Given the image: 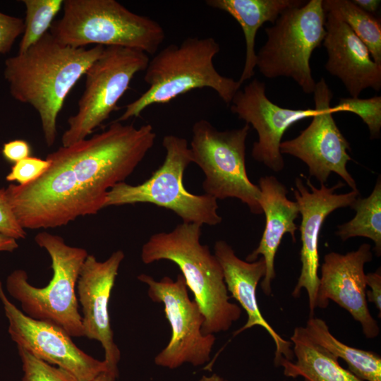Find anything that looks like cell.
Returning <instances> with one entry per match:
<instances>
[{
    "label": "cell",
    "mask_w": 381,
    "mask_h": 381,
    "mask_svg": "<svg viewBox=\"0 0 381 381\" xmlns=\"http://www.w3.org/2000/svg\"><path fill=\"white\" fill-rule=\"evenodd\" d=\"M150 124L114 121L101 133L47 155V170L25 185L6 189L25 229L55 228L104 208L109 190L125 182L153 147Z\"/></svg>",
    "instance_id": "cell-1"
},
{
    "label": "cell",
    "mask_w": 381,
    "mask_h": 381,
    "mask_svg": "<svg viewBox=\"0 0 381 381\" xmlns=\"http://www.w3.org/2000/svg\"><path fill=\"white\" fill-rule=\"evenodd\" d=\"M104 48L66 46L48 32L25 52L6 59L10 94L37 111L48 147L55 143L57 117L67 95Z\"/></svg>",
    "instance_id": "cell-2"
},
{
    "label": "cell",
    "mask_w": 381,
    "mask_h": 381,
    "mask_svg": "<svg viewBox=\"0 0 381 381\" xmlns=\"http://www.w3.org/2000/svg\"><path fill=\"white\" fill-rule=\"evenodd\" d=\"M201 231L200 224L182 222L169 232L154 234L143 244L140 257L146 265L167 260L179 267L205 317L202 332L207 335L229 330L242 310L230 302L218 260L200 243Z\"/></svg>",
    "instance_id": "cell-3"
},
{
    "label": "cell",
    "mask_w": 381,
    "mask_h": 381,
    "mask_svg": "<svg viewBox=\"0 0 381 381\" xmlns=\"http://www.w3.org/2000/svg\"><path fill=\"white\" fill-rule=\"evenodd\" d=\"M219 51V43L212 37H190L180 44L165 47L150 59L145 70L144 80L149 87L128 104L116 121L138 117L148 107L166 104L194 89L210 88L230 105L242 84L217 71L213 60Z\"/></svg>",
    "instance_id": "cell-4"
},
{
    "label": "cell",
    "mask_w": 381,
    "mask_h": 381,
    "mask_svg": "<svg viewBox=\"0 0 381 381\" xmlns=\"http://www.w3.org/2000/svg\"><path fill=\"white\" fill-rule=\"evenodd\" d=\"M62 8L49 32L66 46L121 47L155 54L165 38L158 22L115 0H65Z\"/></svg>",
    "instance_id": "cell-5"
},
{
    "label": "cell",
    "mask_w": 381,
    "mask_h": 381,
    "mask_svg": "<svg viewBox=\"0 0 381 381\" xmlns=\"http://www.w3.org/2000/svg\"><path fill=\"white\" fill-rule=\"evenodd\" d=\"M35 241L51 258V280L44 287H35L25 270H15L6 280L8 293L20 303L26 315L55 325L71 337H85L76 286L87 250L70 246L62 237L47 231L38 233Z\"/></svg>",
    "instance_id": "cell-6"
},
{
    "label": "cell",
    "mask_w": 381,
    "mask_h": 381,
    "mask_svg": "<svg viewBox=\"0 0 381 381\" xmlns=\"http://www.w3.org/2000/svg\"><path fill=\"white\" fill-rule=\"evenodd\" d=\"M162 146L166 151L164 160L151 176L138 185L126 182L115 185L107 193L104 207L150 203L171 210L184 223L219 224L222 217L217 212V200L205 193H190L184 187V172L192 163L187 140L167 135Z\"/></svg>",
    "instance_id": "cell-7"
},
{
    "label": "cell",
    "mask_w": 381,
    "mask_h": 381,
    "mask_svg": "<svg viewBox=\"0 0 381 381\" xmlns=\"http://www.w3.org/2000/svg\"><path fill=\"white\" fill-rule=\"evenodd\" d=\"M325 20L322 0L284 10L265 29L267 41L256 54L260 73L267 78H290L303 92L313 93L316 82L310 61L326 35Z\"/></svg>",
    "instance_id": "cell-8"
},
{
    "label": "cell",
    "mask_w": 381,
    "mask_h": 381,
    "mask_svg": "<svg viewBox=\"0 0 381 381\" xmlns=\"http://www.w3.org/2000/svg\"><path fill=\"white\" fill-rule=\"evenodd\" d=\"M250 126L219 131L210 121L200 119L193 126L192 162L205 174V193L217 200L237 198L253 214L262 213L260 190L249 179L246 167V141Z\"/></svg>",
    "instance_id": "cell-9"
},
{
    "label": "cell",
    "mask_w": 381,
    "mask_h": 381,
    "mask_svg": "<svg viewBox=\"0 0 381 381\" xmlns=\"http://www.w3.org/2000/svg\"><path fill=\"white\" fill-rule=\"evenodd\" d=\"M149 61L148 54L140 50L106 47L85 73V90L77 113L67 121L68 128L62 135V146L87 138L102 125L117 109L131 80L146 69Z\"/></svg>",
    "instance_id": "cell-10"
},
{
    "label": "cell",
    "mask_w": 381,
    "mask_h": 381,
    "mask_svg": "<svg viewBox=\"0 0 381 381\" xmlns=\"http://www.w3.org/2000/svg\"><path fill=\"white\" fill-rule=\"evenodd\" d=\"M137 278L147 285L150 298L164 305L171 328L170 341L155 357V363L175 369L186 363L196 367L207 363L215 336L202 334L205 317L195 301L190 299L183 275L178 274L175 281L167 276L156 281L146 274Z\"/></svg>",
    "instance_id": "cell-11"
},
{
    "label": "cell",
    "mask_w": 381,
    "mask_h": 381,
    "mask_svg": "<svg viewBox=\"0 0 381 381\" xmlns=\"http://www.w3.org/2000/svg\"><path fill=\"white\" fill-rule=\"evenodd\" d=\"M313 94L316 113L312 121L297 137L282 142L280 152L306 164L310 176L315 177L320 184H325L331 173H335L352 190H358L346 169L351 160L347 152L350 144L333 118L330 106L333 94L323 78L316 83Z\"/></svg>",
    "instance_id": "cell-12"
},
{
    "label": "cell",
    "mask_w": 381,
    "mask_h": 381,
    "mask_svg": "<svg viewBox=\"0 0 381 381\" xmlns=\"http://www.w3.org/2000/svg\"><path fill=\"white\" fill-rule=\"evenodd\" d=\"M0 301L8 321V334L17 346L66 370L77 381H90L109 369L105 361H99L79 349L61 328L33 319L19 310L8 298L1 282Z\"/></svg>",
    "instance_id": "cell-13"
},
{
    "label": "cell",
    "mask_w": 381,
    "mask_h": 381,
    "mask_svg": "<svg viewBox=\"0 0 381 381\" xmlns=\"http://www.w3.org/2000/svg\"><path fill=\"white\" fill-rule=\"evenodd\" d=\"M306 185L309 189L304 185L301 178L298 177L295 180L296 188H292L301 214L299 230L302 243L300 252L302 267L292 296L297 298L303 289L306 291L310 318H312L317 308L316 298L320 282L318 241L323 223L335 210L351 207L360 193L358 190H352L346 193H335L336 190L345 186L341 181L331 188L320 184V188H318L307 178Z\"/></svg>",
    "instance_id": "cell-14"
},
{
    "label": "cell",
    "mask_w": 381,
    "mask_h": 381,
    "mask_svg": "<svg viewBox=\"0 0 381 381\" xmlns=\"http://www.w3.org/2000/svg\"><path fill=\"white\" fill-rule=\"evenodd\" d=\"M265 84L255 78L234 95L230 110L238 119L251 125L258 133L251 155L275 172L281 171L284 162L280 145L284 133L296 123L312 118L315 109H293L273 103L266 95Z\"/></svg>",
    "instance_id": "cell-15"
},
{
    "label": "cell",
    "mask_w": 381,
    "mask_h": 381,
    "mask_svg": "<svg viewBox=\"0 0 381 381\" xmlns=\"http://www.w3.org/2000/svg\"><path fill=\"white\" fill-rule=\"evenodd\" d=\"M373 260L371 246L363 243L346 254L327 253L321 266L316 306L326 308L329 300L347 310L361 326L368 339L380 334L377 322L371 315L366 298L364 265Z\"/></svg>",
    "instance_id": "cell-16"
},
{
    "label": "cell",
    "mask_w": 381,
    "mask_h": 381,
    "mask_svg": "<svg viewBox=\"0 0 381 381\" xmlns=\"http://www.w3.org/2000/svg\"><path fill=\"white\" fill-rule=\"evenodd\" d=\"M124 253L119 250L105 261L88 255L80 271L76 289L83 309L85 337L100 342L108 368L119 371L121 352L114 341L109 302Z\"/></svg>",
    "instance_id": "cell-17"
},
{
    "label": "cell",
    "mask_w": 381,
    "mask_h": 381,
    "mask_svg": "<svg viewBox=\"0 0 381 381\" xmlns=\"http://www.w3.org/2000/svg\"><path fill=\"white\" fill-rule=\"evenodd\" d=\"M326 70L338 78L351 97H358L367 88H381V65L372 59L365 44L338 17L326 13Z\"/></svg>",
    "instance_id": "cell-18"
},
{
    "label": "cell",
    "mask_w": 381,
    "mask_h": 381,
    "mask_svg": "<svg viewBox=\"0 0 381 381\" xmlns=\"http://www.w3.org/2000/svg\"><path fill=\"white\" fill-rule=\"evenodd\" d=\"M214 253L224 274L228 292L246 311L248 319L246 324L234 332L236 336L243 331L258 325L265 329L273 339L276 349L274 365L278 367L282 358L293 361L291 342L282 338L262 316L256 297L257 286L265 273L263 258L248 262L240 259L231 246L219 240L214 246Z\"/></svg>",
    "instance_id": "cell-19"
},
{
    "label": "cell",
    "mask_w": 381,
    "mask_h": 381,
    "mask_svg": "<svg viewBox=\"0 0 381 381\" xmlns=\"http://www.w3.org/2000/svg\"><path fill=\"white\" fill-rule=\"evenodd\" d=\"M260 190V205L265 215V225L258 247L246 258L253 262L262 257L265 264V273L261 288L267 296L272 294V282L276 274L274 259L282 238L289 234L296 242L298 226L295 220L299 211L296 201L286 197L287 190L284 184L273 176L261 177L258 181Z\"/></svg>",
    "instance_id": "cell-20"
},
{
    "label": "cell",
    "mask_w": 381,
    "mask_h": 381,
    "mask_svg": "<svg viewBox=\"0 0 381 381\" xmlns=\"http://www.w3.org/2000/svg\"><path fill=\"white\" fill-rule=\"evenodd\" d=\"M303 0H207L206 4L231 16L240 25L246 42V59L238 82L242 84L255 75V37L264 23L273 24L286 9L301 6Z\"/></svg>",
    "instance_id": "cell-21"
},
{
    "label": "cell",
    "mask_w": 381,
    "mask_h": 381,
    "mask_svg": "<svg viewBox=\"0 0 381 381\" xmlns=\"http://www.w3.org/2000/svg\"><path fill=\"white\" fill-rule=\"evenodd\" d=\"M296 361L282 358L284 375L305 381H363L339 363V358L314 341L304 327H296L290 337Z\"/></svg>",
    "instance_id": "cell-22"
},
{
    "label": "cell",
    "mask_w": 381,
    "mask_h": 381,
    "mask_svg": "<svg viewBox=\"0 0 381 381\" xmlns=\"http://www.w3.org/2000/svg\"><path fill=\"white\" fill-rule=\"evenodd\" d=\"M308 336L332 354L346 362L348 370L363 381H381V357L379 354L349 346L337 339L326 322L310 318L304 327Z\"/></svg>",
    "instance_id": "cell-23"
},
{
    "label": "cell",
    "mask_w": 381,
    "mask_h": 381,
    "mask_svg": "<svg viewBox=\"0 0 381 381\" xmlns=\"http://www.w3.org/2000/svg\"><path fill=\"white\" fill-rule=\"evenodd\" d=\"M351 208L356 214L350 221L337 226L336 235L343 241L352 237H365L375 243L377 256L381 255V179L377 178L375 187L367 198L358 196Z\"/></svg>",
    "instance_id": "cell-24"
},
{
    "label": "cell",
    "mask_w": 381,
    "mask_h": 381,
    "mask_svg": "<svg viewBox=\"0 0 381 381\" xmlns=\"http://www.w3.org/2000/svg\"><path fill=\"white\" fill-rule=\"evenodd\" d=\"M322 6L325 13L344 21L368 47L374 61L381 65L380 20L350 0H322Z\"/></svg>",
    "instance_id": "cell-25"
},
{
    "label": "cell",
    "mask_w": 381,
    "mask_h": 381,
    "mask_svg": "<svg viewBox=\"0 0 381 381\" xmlns=\"http://www.w3.org/2000/svg\"><path fill=\"white\" fill-rule=\"evenodd\" d=\"M22 2L25 7V18L18 54L25 52L48 32L64 4L63 0H23Z\"/></svg>",
    "instance_id": "cell-26"
},
{
    "label": "cell",
    "mask_w": 381,
    "mask_h": 381,
    "mask_svg": "<svg viewBox=\"0 0 381 381\" xmlns=\"http://www.w3.org/2000/svg\"><path fill=\"white\" fill-rule=\"evenodd\" d=\"M333 113L346 111L358 115L367 125L371 139L378 138L381 130V97L368 99L343 97L339 99Z\"/></svg>",
    "instance_id": "cell-27"
},
{
    "label": "cell",
    "mask_w": 381,
    "mask_h": 381,
    "mask_svg": "<svg viewBox=\"0 0 381 381\" xmlns=\"http://www.w3.org/2000/svg\"><path fill=\"white\" fill-rule=\"evenodd\" d=\"M22 362V381H77L66 370L39 359L22 347L18 346Z\"/></svg>",
    "instance_id": "cell-28"
},
{
    "label": "cell",
    "mask_w": 381,
    "mask_h": 381,
    "mask_svg": "<svg viewBox=\"0 0 381 381\" xmlns=\"http://www.w3.org/2000/svg\"><path fill=\"white\" fill-rule=\"evenodd\" d=\"M49 166L50 162L47 159L30 156L13 164L6 179L16 181L19 185H25L38 179Z\"/></svg>",
    "instance_id": "cell-29"
},
{
    "label": "cell",
    "mask_w": 381,
    "mask_h": 381,
    "mask_svg": "<svg viewBox=\"0 0 381 381\" xmlns=\"http://www.w3.org/2000/svg\"><path fill=\"white\" fill-rule=\"evenodd\" d=\"M0 234L16 240L25 238L27 235L13 213L4 188H0Z\"/></svg>",
    "instance_id": "cell-30"
},
{
    "label": "cell",
    "mask_w": 381,
    "mask_h": 381,
    "mask_svg": "<svg viewBox=\"0 0 381 381\" xmlns=\"http://www.w3.org/2000/svg\"><path fill=\"white\" fill-rule=\"evenodd\" d=\"M24 20L0 12V54L8 53L24 32Z\"/></svg>",
    "instance_id": "cell-31"
},
{
    "label": "cell",
    "mask_w": 381,
    "mask_h": 381,
    "mask_svg": "<svg viewBox=\"0 0 381 381\" xmlns=\"http://www.w3.org/2000/svg\"><path fill=\"white\" fill-rule=\"evenodd\" d=\"M1 153L7 161L15 164L30 157L31 147L26 140L17 139L4 143Z\"/></svg>",
    "instance_id": "cell-32"
},
{
    "label": "cell",
    "mask_w": 381,
    "mask_h": 381,
    "mask_svg": "<svg viewBox=\"0 0 381 381\" xmlns=\"http://www.w3.org/2000/svg\"><path fill=\"white\" fill-rule=\"evenodd\" d=\"M366 285L370 290L366 291V298L375 304L381 315V271L379 267L375 272L365 274Z\"/></svg>",
    "instance_id": "cell-33"
},
{
    "label": "cell",
    "mask_w": 381,
    "mask_h": 381,
    "mask_svg": "<svg viewBox=\"0 0 381 381\" xmlns=\"http://www.w3.org/2000/svg\"><path fill=\"white\" fill-rule=\"evenodd\" d=\"M352 1L360 8L370 14L378 10L381 3L380 0H353Z\"/></svg>",
    "instance_id": "cell-34"
},
{
    "label": "cell",
    "mask_w": 381,
    "mask_h": 381,
    "mask_svg": "<svg viewBox=\"0 0 381 381\" xmlns=\"http://www.w3.org/2000/svg\"><path fill=\"white\" fill-rule=\"evenodd\" d=\"M18 248L16 239L0 234V252H13Z\"/></svg>",
    "instance_id": "cell-35"
},
{
    "label": "cell",
    "mask_w": 381,
    "mask_h": 381,
    "mask_svg": "<svg viewBox=\"0 0 381 381\" xmlns=\"http://www.w3.org/2000/svg\"><path fill=\"white\" fill-rule=\"evenodd\" d=\"M119 372L109 368L99 373L97 377L90 381H115L118 377Z\"/></svg>",
    "instance_id": "cell-36"
},
{
    "label": "cell",
    "mask_w": 381,
    "mask_h": 381,
    "mask_svg": "<svg viewBox=\"0 0 381 381\" xmlns=\"http://www.w3.org/2000/svg\"><path fill=\"white\" fill-rule=\"evenodd\" d=\"M199 381H226L219 375L213 373L210 376L202 375Z\"/></svg>",
    "instance_id": "cell-37"
}]
</instances>
